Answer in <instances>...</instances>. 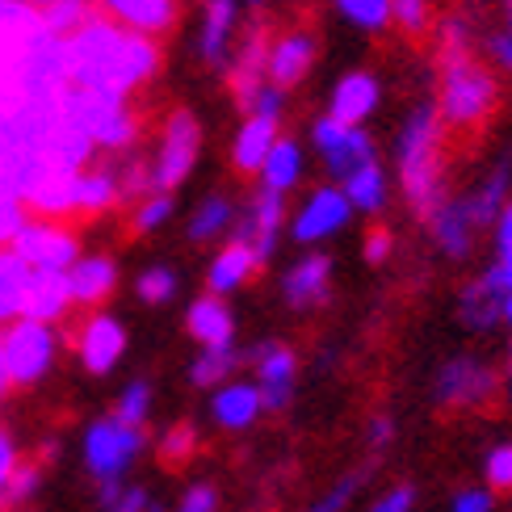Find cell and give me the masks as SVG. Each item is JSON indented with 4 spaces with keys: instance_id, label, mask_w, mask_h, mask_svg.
Wrapping results in <instances>:
<instances>
[{
    "instance_id": "cell-9",
    "label": "cell",
    "mask_w": 512,
    "mask_h": 512,
    "mask_svg": "<svg viewBox=\"0 0 512 512\" xmlns=\"http://www.w3.org/2000/svg\"><path fill=\"white\" fill-rule=\"evenodd\" d=\"M315 147L324 152V164L336 181H349L366 164H374V143L361 126H340L336 118L315 122Z\"/></svg>"
},
{
    "instance_id": "cell-47",
    "label": "cell",
    "mask_w": 512,
    "mask_h": 512,
    "mask_svg": "<svg viewBox=\"0 0 512 512\" xmlns=\"http://www.w3.org/2000/svg\"><path fill=\"white\" fill-rule=\"evenodd\" d=\"M26 223H30L26 202L0 194V248H13V240L21 236V227H26Z\"/></svg>"
},
{
    "instance_id": "cell-20",
    "label": "cell",
    "mask_w": 512,
    "mask_h": 512,
    "mask_svg": "<svg viewBox=\"0 0 512 512\" xmlns=\"http://www.w3.org/2000/svg\"><path fill=\"white\" fill-rule=\"evenodd\" d=\"M240 21V0H202V26H198V55L202 63H223L231 34H236Z\"/></svg>"
},
{
    "instance_id": "cell-15",
    "label": "cell",
    "mask_w": 512,
    "mask_h": 512,
    "mask_svg": "<svg viewBox=\"0 0 512 512\" xmlns=\"http://www.w3.org/2000/svg\"><path fill=\"white\" fill-rule=\"evenodd\" d=\"M93 9L118 21L122 30H135L147 38H160L177 26V0H93Z\"/></svg>"
},
{
    "instance_id": "cell-40",
    "label": "cell",
    "mask_w": 512,
    "mask_h": 512,
    "mask_svg": "<svg viewBox=\"0 0 512 512\" xmlns=\"http://www.w3.org/2000/svg\"><path fill=\"white\" fill-rule=\"evenodd\" d=\"M97 504L101 512H147L152 496H147V487L135 483H97Z\"/></svg>"
},
{
    "instance_id": "cell-63",
    "label": "cell",
    "mask_w": 512,
    "mask_h": 512,
    "mask_svg": "<svg viewBox=\"0 0 512 512\" xmlns=\"http://www.w3.org/2000/svg\"><path fill=\"white\" fill-rule=\"evenodd\" d=\"M508 357H512V345H508Z\"/></svg>"
},
{
    "instance_id": "cell-50",
    "label": "cell",
    "mask_w": 512,
    "mask_h": 512,
    "mask_svg": "<svg viewBox=\"0 0 512 512\" xmlns=\"http://www.w3.org/2000/svg\"><path fill=\"white\" fill-rule=\"evenodd\" d=\"M17 462H21V450H17V437L0 424V496H5V487H9V479H13V471H17Z\"/></svg>"
},
{
    "instance_id": "cell-45",
    "label": "cell",
    "mask_w": 512,
    "mask_h": 512,
    "mask_svg": "<svg viewBox=\"0 0 512 512\" xmlns=\"http://www.w3.org/2000/svg\"><path fill=\"white\" fill-rule=\"evenodd\" d=\"M483 479H487V492H512V441L496 445V450H487L483 458Z\"/></svg>"
},
{
    "instance_id": "cell-53",
    "label": "cell",
    "mask_w": 512,
    "mask_h": 512,
    "mask_svg": "<svg viewBox=\"0 0 512 512\" xmlns=\"http://www.w3.org/2000/svg\"><path fill=\"white\" fill-rule=\"evenodd\" d=\"M450 512H492V492H487V487H462Z\"/></svg>"
},
{
    "instance_id": "cell-42",
    "label": "cell",
    "mask_w": 512,
    "mask_h": 512,
    "mask_svg": "<svg viewBox=\"0 0 512 512\" xmlns=\"http://www.w3.org/2000/svg\"><path fill=\"white\" fill-rule=\"evenodd\" d=\"M135 294L143 298L147 307H164L168 298L177 294V269H168V265H147V269L135 277Z\"/></svg>"
},
{
    "instance_id": "cell-28",
    "label": "cell",
    "mask_w": 512,
    "mask_h": 512,
    "mask_svg": "<svg viewBox=\"0 0 512 512\" xmlns=\"http://www.w3.org/2000/svg\"><path fill=\"white\" fill-rule=\"evenodd\" d=\"M256 252L244 244V240H231L227 248H219L215 252V261H210V269H206V286H210V294L215 298H223V294H231V290H240L248 277L256 273Z\"/></svg>"
},
{
    "instance_id": "cell-11",
    "label": "cell",
    "mask_w": 512,
    "mask_h": 512,
    "mask_svg": "<svg viewBox=\"0 0 512 512\" xmlns=\"http://www.w3.org/2000/svg\"><path fill=\"white\" fill-rule=\"evenodd\" d=\"M72 345H76L80 366L101 378V374H110L122 361V353H126V328H122V319H114L110 311H93L76 328Z\"/></svg>"
},
{
    "instance_id": "cell-14",
    "label": "cell",
    "mask_w": 512,
    "mask_h": 512,
    "mask_svg": "<svg viewBox=\"0 0 512 512\" xmlns=\"http://www.w3.org/2000/svg\"><path fill=\"white\" fill-rule=\"evenodd\" d=\"M349 215H353V206L345 198V189H336V185L315 189V194L303 202V210H298V219H294V240L298 244L324 240V236H332V231L345 227Z\"/></svg>"
},
{
    "instance_id": "cell-57",
    "label": "cell",
    "mask_w": 512,
    "mask_h": 512,
    "mask_svg": "<svg viewBox=\"0 0 512 512\" xmlns=\"http://www.w3.org/2000/svg\"><path fill=\"white\" fill-rule=\"evenodd\" d=\"M492 55H496L500 68H512V17H508V26L492 38Z\"/></svg>"
},
{
    "instance_id": "cell-10",
    "label": "cell",
    "mask_w": 512,
    "mask_h": 512,
    "mask_svg": "<svg viewBox=\"0 0 512 512\" xmlns=\"http://www.w3.org/2000/svg\"><path fill=\"white\" fill-rule=\"evenodd\" d=\"M433 395L441 408H479V403L496 395V370L475 357H454L441 366Z\"/></svg>"
},
{
    "instance_id": "cell-26",
    "label": "cell",
    "mask_w": 512,
    "mask_h": 512,
    "mask_svg": "<svg viewBox=\"0 0 512 512\" xmlns=\"http://www.w3.org/2000/svg\"><path fill=\"white\" fill-rule=\"evenodd\" d=\"M458 315H462V324L475 328V332H487L492 324L504 319V290L492 277V269H487L483 277H475V282L458 294Z\"/></svg>"
},
{
    "instance_id": "cell-31",
    "label": "cell",
    "mask_w": 512,
    "mask_h": 512,
    "mask_svg": "<svg viewBox=\"0 0 512 512\" xmlns=\"http://www.w3.org/2000/svg\"><path fill=\"white\" fill-rule=\"evenodd\" d=\"M55 450H59V445H55V441H47L34 458H21V462H17V471H13L9 487H5V496H0V512H13V508L30 504V500L38 496L42 479H47V466L55 462Z\"/></svg>"
},
{
    "instance_id": "cell-35",
    "label": "cell",
    "mask_w": 512,
    "mask_h": 512,
    "mask_svg": "<svg viewBox=\"0 0 512 512\" xmlns=\"http://www.w3.org/2000/svg\"><path fill=\"white\" fill-rule=\"evenodd\" d=\"M504 198H508V160H500V164L492 168V177H487V181H483V185L475 189V198L466 202V210H471L475 227H483V223L500 219V210H504Z\"/></svg>"
},
{
    "instance_id": "cell-44",
    "label": "cell",
    "mask_w": 512,
    "mask_h": 512,
    "mask_svg": "<svg viewBox=\"0 0 512 512\" xmlns=\"http://www.w3.org/2000/svg\"><path fill=\"white\" fill-rule=\"evenodd\" d=\"M366 483V471H349V475H340L324 496H319L311 508H303V512H345L349 504H353V496H357V487Z\"/></svg>"
},
{
    "instance_id": "cell-19",
    "label": "cell",
    "mask_w": 512,
    "mask_h": 512,
    "mask_svg": "<svg viewBox=\"0 0 512 512\" xmlns=\"http://www.w3.org/2000/svg\"><path fill=\"white\" fill-rule=\"evenodd\" d=\"M315 63V38L307 30H290L282 34L277 42H269V63H265V76L269 84H277V89H290V84H298L307 76V68Z\"/></svg>"
},
{
    "instance_id": "cell-48",
    "label": "cell",
    "mask_w": 512,
    "mask_h": 512,
    "mask_svg": "<svg viewBox=\"0 0 512 512\" xmlns=\"http://www.w3.org/2000/svg\"><path fill=\"white\" fill-rule=\"evenodd\" d=\"M391 21L399 30L420 34L429 26V0H391Z\"/></svg>"
},
{
    "instance_id": "cell-22",
    "label": "cell",
    "mask_w": 512,
    "mask_h": 512,
    "mask_svg": "<svg viewBox=\"0 0 512 512\" xmlns=\"http://www.w3.org/2000/svg\"><path fill=\"white\" fill-rule=\"evenodd\" d=\"M265 63H269V38H265V30H252L240 42V51H236V59H231V68H227L231 72V89H236L244 110H248V101L269 84Z\"/></svg>"
},
{
    "instance_id": "cell-62",
    "label": "cell",
    "mask_w": 512,
    "mask_h": 512,
    "mask_svg": "<svg viewBox=\"0 0 512 512\" xmlns=\"http://www.w3.org/2000/svg\"><path fill=\"white\" fill-rule=\"evenodd\" d=\"M508 399H512V382H508Z\"/></svg>"
},
{
    "instance_id": "cell-52",
    "label": "cell",
    "mask_w": 512,
    "mask_h": 512,
    "mask_svg": "<svg viewBox=\"0 0 512 512\" xmlns=\"http://www.w3.org/2000/svg\"><path fill=\"white\" fill-rule=\"evenodd\" d=\"M282 101H286L282 89H277V84H265V89L248 101V114H256V118H282Z\"/></svg>"
},
{
    "instance_id": "cell-36",
    "label": "cell",
    "mask_w": 512,
    "mask_h": 512,
    "mask_svg": "<svg viewBox=\"0 0 512 512\" xmlns=\"http://www.w3.org/2000/svg\"><path fill=\"white\" fill-rule=\"evenodd\" d=\"M240 353L236 349H202L189 366V382L194 387H227V378L236 374Z\"/></svg>"
},
{
    "instance_id": "cell-39",
    "label": "cell",
    "mask_w": 512,
    "mask_h": 512,
    "mask_svg": "<svg viewBox=\"0 0 512 512\" xmlns=\"http://www.w3.org/2000/svg\"><path fill=\"white\" fill-rule=\"evenodd\" d=\"M114 416L122 424H131V429H143L147 416H152V382L147 378H135V382H126L118 403H114Z\"/></svg>"
},
{
    "instance_id": "cell-41",
    "label": "cell",
    "mask_w": 512,
    "mask_h": 512,
    "mask_svg": "<svg viewBox=\"0 0 512 512\" xmlns=\"http://www.w3.org/2000/svg\"><path fill=\"white\" fill-rule=\"evenodd\" d=\"M93 13H97V9H93V0H59V5L42 9V21H47V30H51V34L72 38Z\"/></svg>"
},
{
    "instance_id": "cell-27",
    "label": "cell",
    "mask_w": 512,
    "mask_h": 512,
    "mask_svg": "<svg viewBox=\"0 0 512 512\" xmlns=\"http://www.w3.org/2000/svg\"><path fill=\"white\" fill-rule=\"evenodd\" d=\"M374 105H378V80L370 72H349L336 84L328 118H336L340 126H357L361 118L374 114Z\"/></svg>"
},
{
    "instance_id": "cell-59",
    "label": "cell",
    "mask_w": 512,
    "mask_h": 512,
    "mask_svg": "<svg viewBox=\"0 0 512 512\" xmlns=\"http://www.w3.org/2000/svg\"><path fill=\"white\" fill-rule=\"evenodd\" d=\"M504 324H512V290L504 294Z\"/></svg>"
},
{
    "instance_id": "cell-12",
    "label": "cell",
    "mask_w": 512,
    "mask_h": 512,
    "mask_svg": "<svg viewBox=\"0 0 512 512\" xmlns=\"http://www.w3.org/2000/svg\"><path fill=\"white\" fill-rule=\"evenodd\" d=\"M47 34L42 9H34L30 0H0V72H13L17 59L26 55L34 42Z\"/></svg>"
},
{
    "instance_id": "cell-43",
    "label": "cell",
    "mask_w": 512,
    "mask_h": 512,
    "mask_svg": "<svg viewBox=\"0 0 512 512\" xmlns=\"http://www.w3.org/2000/svg\"><path fill=\"white\" fill-rule=\"evenodd\" d=\"M173 210H177V202H173V194H147L143 202H135V215H131V223H135V231H160L168 219H173Z\"/></svg>"
},
{
    "instance_id": "cell-7",
    "label": "cell",
    "mask_w": 512,
    "mask_h": 512,
    "mask_svg": "<svg viewBox=\"0 0 512 512\" xmlns=\"http://www.w3.org/2000/svg\"><path fill=\"white\" fill-rule=\"evenodd\" d=\"M202 152V122L189 110H173L164 118V131L152 156V185L156 194H173L177 185H185V177L194 173Z\"/></svg>"
},
{
    "instance_id": "cell-46",
    "label": "cell",
    "mask_w": 512,
    "mask_h": 512,
    "mask_svg": "<svg viewBox=\"0 0 512 512\" xmlns=\"http://www.w3.org/2000/svg\"><path fill=\"white\" fill-rule=\"evenodd\" d=\"M336 5L349 21H357L361 30H378L391 21V0H336Z\"/></svg>"
},
{
    "instance_id": "cell-5",
    "label": "cell",
    "mask_w": 512,
    "mask_h": 512,
    "mask_svg": "<svg viewBox=\"0 0 512 512\" xmlns=\"http://www.w3.org/2000/svg\"><path fill=\"white\" fill-rule=\"evenodd\" d=\"M143 450H147V429H131L114 412L84 429V471L97 483H122Z\"/></svg>"
},
{
    "instance_id": "cell-2",
    "label": "cell",
    "mask_w": 512,
    "mask_h": 512,
    "mask_svg": "<svg viewBox=\"0 0 512 512\" xmlns=\"http://www.w3.org/2000/svg\"><path fill=\"white\" fill-rule=\"evenodd\" d=\"M399 177L408 189V202L424 219H433L445 206L441 181V114L433 105H420L399 135Z\"/></svg>"
},
{
    "instance_id": "cell-60",
    "label": "cell",
    "mask_w": 512,
    "mask_h": 512,
    "mask_svg": "<svg viewBox=\"0 0 512 512\" xmlns=\"http://www.w3.org/2000/svg\"><path fill=\"white\" fill-rule=\"evenodd\" d=\"M34 9H51V5H59V0H30Z\"/></svg>"
},
{
    "instance_id": "cell-29",
    "label": "cell",
    "mask_w": 512,
    "mask_h": 512,
    "mask_svg": "<svg viewBox=\"0 0 512 512\" xmlns=\"http://www.w3.org/2000/svg\"><path fill=\"white\" fill-rule=\"evenodd\" d=\"M273 147H277V118L248 114V122L236 135V147H231V164H236L240 173H261Z\"/></svg>"
},
{
    "instance_id": "cell-61",
    "label": "cell",
    "mask_w": 512,
    "mask_h": 512,
    "mask_svg": "<svg viewBox=\"0 0 512 512\" xmlns=\"http://www.w3.org/2000/svg\"><path fill=\"white\" fill-rule=\"evenodd\" d=\"M248 5H252V9H261V5H265V0H248Z\"/></svg>"
},
{
    "instance_id": "cell-24",
    "label": "cell",
    "mask_w": 512,
    "mask_h": 512,
    "mask_svg": "<svg viewBox=\"0 0 512 512\" xmlns=\"http://www.w3.org/2000/svg\"><path fill=\"white\" fill-rule=\"evenodd\" d=\"M277 231H282V198H273V194H256L252 206H248V215L240 223V236L252 252H256V261H269L273 248H277Z\"/></svg>"
},
{
    "instance_id": "cell-30",
    "label": "cell",
    "mask_w": 512,
    "mask_h": 512,
    "mask_svg": "<svg viewBox=\"0 0 512 512\" xmlns=\"http://www.w3.org/2000/svg\"><path fill=\"white\" fill-rule=\"evenodd\" d=\"M429 223H433L437 244L450 252L454 261L471 256V248H475V231H479V227H475V219H471V210H466V202H445Z\"/></svg>"
},
{
    "instance_id": "cell-56",
    "label": "cell",
    "mask_w": 512,
    "mask_h": 512,
    "mask_svg": "<svg viewBox=\"0 0 512 512\" xmlns=\"http://www.w3.org/2000/svg\"><path fill=\"white\" fill-rule=\"evenodd\" d=\"M391 437H395L391 416H374V420H370V450H374V454H378V450H387Z\"/></svg>"
},
{
    "instance_id": "cell-4",
    "label": "cell",
    "mask_w": 512,
    "mask_h": 512,
    "mask_svg": "<svg viewBox=\"0 0 512 512\" xmlns=\"http://www.w3.org/2000/svg\"><path fill=\"white\" fill-rule=\"evenodd\" d=\"M496 110V76L479 68L471 55H450L441 72V122L471 131Z\"/></svg>"
},
{
    "instance_id": "cell-54",
    "label": "cell",
    "mask_w": 512,
    "mask_h": 512,
    "mask_svg": "<svg viewBox=\"0 0 512 512\" xmlns=\"http://www.w3.org/2000/svg\"><path fill=\"white\" fill-rule=\"evenodd\" d=\"M496 248H500V261H512V202L500 210V219H496Z\"/></svg>"
},
{
    "instance_id": "cell-1",
    "label": "cell",
    "mask_w": 512,
    "mask_h": 512,
    "mask_svg": "<svg viewBox=\"0 0 512 512\" xmlns=\"http://www.w3.org/2000/svg\"><path fill=\"white\" fill-rule=\"evenodd\" d=\"M68 68H72V89L131 97L160 72V42L135 30H122L118 21L93 13L68 38Z\"/></svg>"
},
{
    "instance_id": "cell-16",
    "label": "cell",
    "mask_w": 512,
    "mask_h": 512,
    "mask_svg": "<svg viewBox=\"0 0 512 512\" xmlns=\"http://www.w3.org/2000/svg\"><path fill=\"white\" fill-rule=\"evenodd\" d=\"M76 303H72V286L68 273H38L30 269V286H26V303H21V319H34V324H59Z\"/></svg>"
},
{
    "instance_id": "cell-23",
    "label": "cell",
    "mask_w": 512,
    "mask_h": 512,
    "mask_svg": "<svg viewBox=\"0 0 512 512\" xmlns=\"http://www.w3.org/2000/svg\"><path fill=\"white\" fill-rule=\"evenodd\" d=\"M122 202L118 164H89L76 177V219H97Z\"/></svg>"
},
{
    "instance_id": "cell-21",
    "label": "cell",
    "mask_w": 512,
    "mask_h": 512,
    "mask_svg": "<svg viewBox=\"0 0 512 512\" xmlns=\"http://www.w3.org/2000/svg\"><path fill=\"white\" fill-rule=\"evenodd\" d=\"M261 412H265V403H261L256 382H227V387H219L215 399H210V416H215V424L227 433L252 429Z\"/></svg>"
},
{
    "instance_id": "cell-58",
    "label": "cell",
    "mask_w": 512,
    "mask_h": 512,
    "mask_svg": "<svg viewBox=\"0 0 512 512\" xmlns=\"http://www.w3.org/2000/svg\"><path fill=\"white\" fill-rule=\"evenodd\" d=\"M13 101V89H9V76L0 72V110H5V105Z\"/></svg>"
},
{
    "instance_id": "cell-18",
    "label": "cell",
    "mask_w": 512,
    "mask_h": 512,
    "mask_svg": "<svg viewBox=\"0 0 512 512\" xmlns=\"http://www.w3.org/2000/svg\"><path fill=\"white\" fill-rule=\"evenodd\" d=\"M185 332L198 340L202 349H236L231 340H236V315L227 311L223 298L215 294H202L189 303L185 311Z\"/></svg>"
},
{
    "instance_id": "cell-13",
    "label": "cell",
    "mask_w": 512,
    "mask_h": 512,
    "mask_svg": "<svg viewBox=\"0 0 512 512\" xmlns=\"http://www.w3.org/2000/svg\"><path fill=\"white\" fill-rule=\"evenodd\" d=\"M252 370H256V391H261L265 412H282L294 395V370L298 361L286 345H256L252 349Z\"/></svg>"
},
{
    "instance_id": "cell-38",
    "label": "cell",
    "mask_w": 512,
    "mask_h": 512,
    "mask_svg": "<svg viewBox=\"0 0 512 512\" xmlns=\"http://www.w3.org/2000/svg\"><path fill=\"white\" fill-rule=\"evenodd\" d=\"M156 454H160V462L168 466V471H181V466H189L198 454V429L185 424V420L173 424V429H164V437L156 441Z\"/></svg>"
},
{
    "instance_id": "cell-32",
    "label": "cell",
    "mask_w": 512,
    "mask_h": 512,
    "mask_svg": "<svg viewBox=\"0 0 512 512\" xmlns=\"http://www.w3.org/2000/svg\"><path fill=\"white\" fill-rule=\"evenodd\" d=\"M298 177H303V147H298L294 139H277V147L269 152V160L261 168V189L273 198H286L298 185Z\"/></svg>"
},
{
    "instance_id": "cell-6",
    "label": "cell",
    "mask_w": 512,
    "mask_h": 512,
    "mask_svg": "<svg viewBox=\"0 0 512 512\" xmlns=\"http://www.w3.org/2000/svg\"><path fill=\"white\" fill-rule=\"evenodd\" d=\"M0 357L13 387H38L42 378L55 370L59 357V336L51 324H34V319H13L9 328H0Z\"/></svg>"
},
{
    "instance_id": "cell-25",
    "label": "cell",
    "mask_w": 512,
    "mask_h": 512,
    "mask_svg": "<svg viewBox=\"0 0 512 512\" xmlns=\"http://www.w3.org/2000/svg\"><path fill=\"white\" fill-rule=\"evenodd\" d=\"M328 282H332V261L328 256H303L290 273H286V282H282V290H286V303L294 307V311H307V307H319L328 298Z\"/></svg>"
},
{
    "instance_id": "cell-49",
    "label": "cell",
    "mask_w": 512,
    "mask_h": 512,
    "mask_svg": "<svg viewBox=\"0 0 512 512\" xmlns=\"http://www.w3.org/2000/svg\"><path fill=\"white\" fill-rule=\"evenodd\" d=\"M177 512H219V487H215V483H194V487H185Z\"/></svg>"
},
{
    "instance_id": "cell-51",
    "label": "cell",
    "mask_w": 512,
    "mask_h": 512,
    "mask_svg": "<svg viewBox=\"0 0 512 512\" xmlns=\"http://www.w3.org/2000/svg\"><path fill=\"white\" fill-rule=\"evenodd\" d=\"M412 508H416V487L408 483L391 487V492H382V500L370 504V512H412Z\"/></svg>"
},
{
    "instance_id": "cell-3",
    "label": "cell",
    "mask_w": 512,
    "mask_h": 512,
    "mask_svg": "<svg viewBox=\"0 0 512 512\" xmlns=\"http://www.w3.org/2000/svg\"><path fill=\"white\" fill-rule=\"evenodd\" d=\"M63 114H68L84 135L93 139L97 152H131L139 139V114L131 110L126 97L110 93H89V89H68L63 93Z\"/></svg>"
},
{
    "instance_id": "cell-17",
    "label": "cell",
    "mask_w": 512,
    "mask_h": 512,
    "mask_svg": "<svg viewBox=\"0 0 512 512\" xmlns=\"http://www.w3.org/2000/svg\"><path fill=\"white\" fill-rule=\"evenodd\" d=\"M68 286H72L76 307H101L118 290V261L105 252H84L68 269Z\"/></svg>"
},
{
    "instance_id": "cell-37",
    "label": "cell",
    "mask_w": 512,
    "mask_h": 512,
    "mask_svg": "<svg viewBox=\"0 0 512 512\" xmlns=\"http://www.w3.org/2000/svg\"><path fill=\"white\" fill-rule=\"evenodd\" d=\"M345 198L353 210H382V202H387V177H382L378 160L345 181Z\"/></svg>"
},
{
    "instance_id": "cell-55",
    "label": "cell",
    "mask_w": 512,
    "mask_h": 512,
    "mask_svg": "<svg viewBox=\"0 0 512 512\" xmlns=\"http://www.w3.org/2000/svg\"><path fill=\"white\" fill-rule=\"evenodd\" d=\"M391 256V231H382V227H374L370 236H366V261H387Z\"/></svg>"
},
{
    "instance_id": "cell-8",
    "label": "cell",
    "mask_w": 512,
    "mask_h": 512,
    "mask_svg": "<svg viewBox=\"0 0 512 512\" xmlns=\"http://www.w3.org/2000/svg\"><path fill=\"white\" fill-rule=\"evenodd\" d=\"M13 252L38 273H68L80 261V236L72 223H55V219H34L21 227V236L13 240Z\"/></svg>"
},
{
    "instance_id": "cell-34",
    "label": "cell",
    "mask_w": 512,
    "mask_h": 512,
    "mask_svg": "<svg viewBox=\"0 0 512 512\" xmlns=\"http://www.w3.org/2000/svg\"><path fill=\"white\" fill-rule=\"evenodd\" d=\"M231 219H236V210H231V202L223 198V194H210V198H202L198 202V210L189 215V240L194 244H206V240H215V236H223V231L231 227Z\"/></svg>"
},
{
    "instance_id": "cell-33",
    "label": "cell",
    "mask_w": 512,
    "mask_h": 512,
    "mask_svg": "<svg viewBox=\"0 0 512 512\" xmlns=\"http://www.w3.org/2000/svg\"><path fill=\"white\" fill-rule=\"evenodd\" d=\"M26 286H30V265L21 261L13 248H0V328H9L13 319H21Z\"/></svg>"
}]
</instances>
